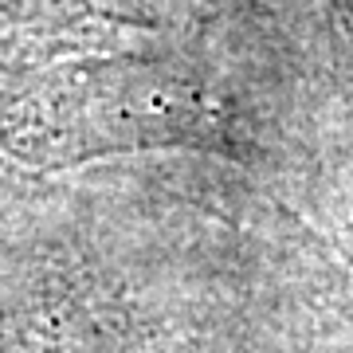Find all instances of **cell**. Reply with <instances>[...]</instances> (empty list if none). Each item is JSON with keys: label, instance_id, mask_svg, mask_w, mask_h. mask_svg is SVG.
Listing matches in <instances>:
<instances>
[{"label": "cell", "instance_id": "6da1fadb", "mask_svg": "<svg viewBox=\"0 0 353 353\" xmlns=\"http://www.w3.org/2000/svg\"><path fill=\"white\" fill-rule=\"evenodd\" d=\"M150 0H0V67L12 55H43L118 24H141Z\"/></svg>", "mask_w": 353, "mask_h": 353}, {"label": "cell", "instance_id": "7a4b0ae2", "mask_svg": "<svg viewBox=\"0 0 353 353\" xmlns=\"http://www.w3.org/2000/svg\"><path fill=\"white\" fill-rule=\"evenodd\" d=\"M75 157V134H71V106L67 90H20L8 79V67H0V176L16 165H51Z\"/></svg>", "mask_w": 353, "mask_h": 353}]
</instances>
